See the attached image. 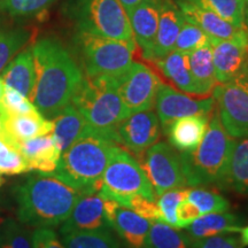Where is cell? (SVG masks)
<instances>
[{
    "instance_id": "obj_1",
    "label": "cell",
    "mask_w": 248,
    "mask_h": 248,
    "mask_svg": "<svg viewBox=\"0 0 248 248\" xmlns=\"http://www.w3.org/2000/svg\"><path fill=\"white\" fill-rule=\"evenodd\" d=\"M31 51L35 84L29 100L45 119L53 121L71 104L84 76L69 52L57 39H39Z\"/></svg>"
},
{
    "instance_id": "obj_2",
    "label": "cell",
    "mask_w": 248,
    "mask_h": 248,
    "mask_svg": "<svg viewBox=\"0 0 248 248\" xmlns=\"http://www.w3.org/2000/svg\"><path fill=\"white\" fill-rule=\"evenodd\" d=\"M79 193L48 173L32 176L15 190L17 219L32 228H54L69 217Z\"/></svg>"
},
{
    "instance_id": "obj_3",
    "label": "cell",
    "mask_w": 248,
    "mask_h": 248,
    "mask_svg": "<svg viewBox=\"0 0 248 248\" xmlns=\"http://www.w3.org/2000/svg\"><path fill=\"white\" fill-rule=\"evenodd\" d=\"M116 142L90 132L61 154L57 168L48 175L58 178L79 194L98 193L102 176Z\"/></svg>"
},
{
    "instance_id": "obj_4",
    "label": "cell",
    "mask_w": 248,
    "mask_h": 248,
    "mask_svg": "<svg viewBox=\"0 0 248 248\" xmlns=\"http://www.w3.org/2000/svg\"><path fill=\"white\" fill-rule=\"evenodd\" d=\"M71 104L84 116L92 133L113 141L119 124L130 115L121 99L117 78L111 76L83 77Z\"/></svg>"
},
{
    "instance_id": "obj_5",
    "label": "cell",
    "mask_w": 248,
    "mask_h": 248,
    "mask_svg": "<svg viewBox=\"0 0 248 248\" xmlns=\"http://www.w3.org/2000/svg\"><path fill=\"white\" fill-rule=\"evenodd\" d=\"M234 140L222 125L217 111H212L208 128L199 146L179 154L187 185L222 187Z\"/></svg>"
},
{
    "instance_id": "obj_6",
    "label": "cell",
    "mask_w": 248,
    "mask_h": 248,
    "mask_svg": "<svg viewBox=\"0 0 248 248\" xmlns=\"http://www.w3.org/2000/svg\"><path fill=\"white\" fill-rule=\"evenodd\" d=\"M62 12L78 31L135 42L128 15L119 0H63Z\"/></svg>"
},
{
    "instance_id": "obj_7",
    "label": "cell",
    "mask_w": 248,
    "mask_h": 248,
    "mask_svg": "<svg viewBox=\"0 0 248 248\" xmlns=\"http://www.w3.org/2000/svg\"><path fill=\"white\" fill-rule=\"evenodd\" d=\"M77 44L86 76L119 77L131 66L137 44L78 31Z\"/></svg>"
},
{
    "instance_id": "obj_8",
    "label": "cell",
    "mask_w": 248,
    "mask_h": 248,
    "mask_svg": "<svg viewBox=\"0 0 248 248\" xmlns=\"http://www.w3.org/2000/svg\"><path fill=\"white\" fill-rule=\"evenodd\" d=\"M105 199L114 200L121 206L131 195H142L155 201V192L146 172L131 153L117 145L110 156L98 192Z\"/></svg>"
},
{
    "instance_id": "obj_9",
    "label": "cell",
    "mask_w": 248,
    "mask_h": 248,
    "mask_svg": "<svg viewBox=\"0 0 248 248\" xmlns=\"http://www.w3.org/2000/svg\"><path fill=\"white\" fill-rule=\"evenodd\" d=\"M216 111L226 132L233 138L248 136V69L214 89Z\"/></svg>"
},
{
    "instance_id": "obj_10",
    "label": "cell",
    "mask_w": 248,
    "mask_h": 248,
    "mask_svg": "<svg viewBox=\"0 0 248 248\" xmlns=\"http://www.w3.org/2000/svg\"><path fill=\"white\" fill-rule=\"evenodd\" d=\"M116 78L121 99L130 114L153 109L162 82L150 67L132 62Z\"/></svg>"
},
{
    "instance_id": "obj_11",
    "label": "cell",
    "mask_w": 248,
    "mask_h": 248,
    "mask_svg": "<svg viewBox=\"0 0 248 248\" xmlns=\"http://www.w3.org/2000/svg\"><path fill=\"white\" fill-rule=\"evenodd\" d=\"M155 195L182 188L187 185L183 172L181 156L171 145L164 141L155 142L145 152L144 167Z\"/></svg>"
},
{
    "instance_id": "obj_12",
    "label": "cell",
    "mask_w": 248,
    "mask_h": 248,
    "mask_svg": "<svg viewBox=\"0 0 248 248\" xmlns=\"http://www.w3.org/2000/svg\"><path fill=\"white\" fill-rule=\"evenodd\" d=\"M160 138L159 117L152 110L130 114L115 130L114 141L124 150L140 156Z\"/></svg>"
},
{
    "instance_id": "obj_13",
    "label": "cell",
    "mask_w": 248,
    "mask_h": 248,
    "mask_svg": "<svg viewBox=\"0 0 248 248\" xmlns=\"http://www.w3.org/2000/svg\"><path fill=\"white\" fill-rule=\"evenodd\" d=\"M214 69L217 84L229 82L248 64V30L240 31L229 39L210 38Z\"/></svg>"
},
{
    "instance_id": "obj_14",
    "label": "cell",
    "mask_w": 248,
    "mask_h": 248,
    "mask_svg": "<svg viewBox=\"0 0 248 248\" xmlns=\"http://www.w3.org/2000/svg\"><path fill=\"white\" fill-rule=\"evenodd\" d=\"M156 115L166 128L172 121L192 115H207L215 108L214 97L195 99L188 94L176 91L171 86L162 84L155 100Z\"/></svg>"
},
{
    "instance_id": "obj_15",
    "label": "cell",
    "mask_w": 248,
    "mask_h": 248,
    "mask_svg": "<svg viewBox=\"0 0 248 248\" xmlns=\"http://www.w3.org/2000/svg\"><path fill=\"white\" fill-rule=\"evenodd\" d=\"M105 210L110 228L128 248H147V237L152 222L114 200L105 199Z\"/></svg>"
},
{
    "instance_id": "obj_16",
    "label": "cell",
    "mask_w": 248,
    "mask_h": 248,
    "mask_svg": "<svg viewBox=\"0 0 248 248\" xmlns=\"http://www.w3.org/2000/svg\"><path fill=\"white\" fill-rule=\"evenodd\" d=\"M61 228L79 231L110 230L104 198L99 193L80 194Z\"/></svg>"
},
{
    "instance_id": "obj_17",
    "label": "cell",
    "mask_w": 248,
    "mask_h": 248,
    "mask_svg": "<svg viewBox=\"0 0 248 248\" xmlns=\"http://www.w3.org/2000/svg\"><path fill=\"white\" fill-rule=\"evenodd\" d=\"M160 6V0H146L126 13L133 39L141 48L142 58L146 60L150 57L159 27Z\"/></svg>"
},
{
    "instance_id": "obj_18",
    "label": "cell",
    "mask_w": 248,
    "mask_h": 248,
    "mask_svg": "<svg viewBox=\"0 0 248 248\" xmlns=\"http://www.w3.org/2000/svg\"><path fill=\"white\" fill-rule=\"evenodd\" d=\"M160 20L153 47L148 61H155L168 55L175 48V43L185 17L178 6L171 0H160Z\"/></svg>"
},
{
    "instance_id": "obj_19",
    "label": "cell",
    "mask_w": 248,
    "mask_h": 248,
    "mask_svg": "<svg viewBox=\"0 0 248 248\" xmlns=\"http://www.w3.org/2000/svg\"><path fill=\"white\" fill-rule=\"evenodd\" d=\"M176 5L181 9L187 22L200 28L212 39H229L245 30L232 26L214 12L201 7L190 0H176Z\"/></svg>"
},
{
    "instance_id": "obj_20",
    "label": "cell",
    "mask_w": 248,
    "mask_h": 248,
    "mask_svg": "<svg viewBox=\"0 0 248 248\" xmlns=\"http://www.w3.org/2000/svg\"><path fill=\"white\" fill-rule=\"evenodd\" d=\"M210 114L181 117L163 128L171 146L181 153L194 151L208 128Z\"/></svg>"
},
{
    "instance_id": "obj_21",
    "label": "cell",
    "mask_w": 248,
    "mask_h": 248,
    "mask_svg": "<svg viewBox=\"0 0 248 248\" xmlns=\"http://www.w3.org/2000/svg\"><path fill=\"white\" fill-rule=\"evenodd\" d=\"M53 121L45 119L39 111L27 115H11L7 113L4 129L0 133L18 148V142L49 135L53 132Z\"/></svg>"
},
{
    "instance_id": "obj_22",
    "label": "cell",
    "mask_w": 248,
    "mask_h": 248,
    "mask_svg": "<svg viewBox=\"0 0 248 248\" xmlns=\"http://www.w3.org/2000/svg\"><path fill=\"white\" fill-rule=\"evenodd\" d=\"M18 150L26 159L29 170H37L40 173L53 172L61 156V151L52 133L18 142Z\"/></svg>"
},
{
    "instance_id": "obj_23",
    "label": "cell",
    "mask_w": 248,
    "mask_h": 248,
    "mask_svg": "<svg viewBox=\"0 0 248 248\" xmlns=\"http://www.w3.org/2000/svg\"><path fill=\"white\" fill-rule=\"evenodd\" d=\"M164 77L181 91L201 97L200 89L192 76L188 53L173 49L168 55L153 61Z\"/></svg>"
},
{
    "instance_id": "obj_24",
    "label": "cell",
    "mask_w": 248,
    "mask_h": 248,
    "mask_svg": "<svg viewBox=\"0 0 248 248\" xmlns=\"http://www.w3.org/2000/svg\"><path fill=\"white\" fill-rule=\"evenodd\" d=\"M53 123L54 128L52 136L59 150L61 151V154L76 140L91 132L84 116L73 104L68 105L53 120Z\"/></svg>"
},
{
    "instance_id": "obj_25",
    "label": "cell",
    "mask_w": 248,
    "mask_h": 248,
    "mask_svg": "<svg viewBox=\"0 0 248 248\" xmlns=\"http://www.w3.org/2000/svg\"><path fill=\"white\" fill-rule=\"evenodd\" d=\"M1 78L5 88L16 90L29 99L35 84V66L31 48H26L16 54L2 71Z\"/></svg>"
},
{
    "instance_id": "obj_26",
    "label": "cell",
    "mask_w": 248,
    "mask_h": 248,
    "mask_svg": "<svg viewBox=\"0 0 248 248\" xmlns=\"http://www.w3.org/2000/svg\"><path fill=\"white\" fill-rule=\"evenodd\" d=\"M186 229L191 239H202L214 235L237 233L241 231L243 226L239 217L223 212L201 215Z\"/></svg>"
},
{
    "instance_id": "obj_27",
    "label": "cell",
    "mask_w": 248,
    "mask_h": 248,
    "mask_svg": "<svg viewBox=\"0 0 248 248\" xmlns=\"http://www.w3.org/2000/svg\"><path fill=\"white\" fill-rule=\"evenodd\" d=\"M222 187L248 194V136L235 138Z\"/></svg>"
},
{
    "instance_id": "obj_28",
    "label": "cell",
    "mask_w": 248,
    "mask_h": 248,
    "mask_svg": "<svg viewBox=\"0 0 248 248\" xmlns=\"http://www.w3.org/2000/svg\"><path fill=\"white\" fill-rule=\"evenodd\" d=\"M192 76L200 89L201 97L208 95L217 85L214 69L212 45H204L188 53Z\"/></svg>"
},
{
    "instance_id": "obj_29",
    "label": "cell",
    "mask_w": 248,
    "mask_h": 248,
    "mask_svg": "<svg viewBox=\"0 0 248 248\" xmlns=\"http://www.w3.org/2000/svg\"><path fill=\"white\" fill-rule=\"evenodd\" d=\"M62 244L66 248H120L109 230L79 231L60 229Z\"/></svg>"
},
{
    "instance_id": "obj_30",
    "label": "cell",
    "mask_w": 248,
    "mask_h": 248,
    "mask_svg": "<svg viewBox=\"0 0 248 248\" xmlns=\"http://www.w3.org/2000/svg\"><path fill=\"white\" fill-rule=\"evenodd\" d=\"M147 248H191L190 239L177 229L153 221L147 237Z\"/></svg>"
},
{
    "instance_id": "obj_31",
    "label": "cell",
    "mask_w": 248,
    "mask_h": 248,
    "mask_svg": "<svg viewBox=\"0 0 248 248\" xmlns=\"http://www.w3.org/2000/svg\"><path fill=\"white\" fill-rule=\"evenodd\" d=\"M190 1L214 12L232 26L246 29L245 6L241 5L238 0H190Z\"/></svg>"
},
{
    "instance_id": "obj_32",
    "label": "cell",
    "mask_w": 248,
    "mask_h": 248,
    "mask_svg": "<svg viewBox=\"0 0 248 248\" xmlns=\"http://www.w3.org/2000/svg\"><path fill=\"white\" fill-rule=\"evenodd\" d=\"M31 33L26 29L0 31V73H2L21 48L29 42Z\"/></svg>"
},
{
    "instance_id": "obj_33",
    "label": "cell",
    "mask_w": 248,
    "mask_h": 248,
    "mask_svg": "<svg viewBox=\"0 0 248 248\" xmlns=\"http://www.w3.org/2000/svg\"><path fill=\"white\" fill-rule=\"evenodd\" d=\"M30 171L20 150L0 135V175H18Z\"/></svg>"
},
{
    "instance_id": "obj_34",
    "label": "cell",
    "mask_w": 248,
    "mask_h": 248,
    "mask_svg": "<svg viewBox=\"0 0 248 248\" xmlns=\"http://www.w3.org/2000/svg\"><path fill=\"white\" fill-rule=\"evenodd\" d=\"M0 248H32L31 234L15 219H2L0 223Z\"/></svg>"
},
{
    "instance_id": "obj_35",
    "label": "cell",
    "mask_w": 248,
    "mask_h": 248,
    "mask_svg": "<svg viewBox=\"0 0 248 248\" xmlns=\"http://www.w3.org/2000/svg\"><path fill=\"white\" fill-rule=\"evenodd\" d=\"M188 201L194 203L200 210L201 215H206L210 213H223L230 209V202L216 192L204 190V188H193L188 190Z\"/></svg>"
},
{
    "instance_id": "obj_36",
    "label": "cell",
    "mask_w": 248,
    "mask_h": 248,
    "mask_svg": "<svg viewBox=\"0 0 248 248\" xmlns=\"http://www.w3.org/2000/svg\"><path fill=\"white\" fill-rule=\"evenodd\" d=\"M188 190L182 188H173L164 192L160 195V199L157 201V207H159L161 214V221L166 223L175 229H182L177 218V208L179 203L187 198Z\"/></svg>"
},
{
    "instance_id": "obj_37",
    "label": "cell",
    "mask_w": 248,
    "mask_h": 248,
    "mask_svg": "<svg viewBox=\"0 0 248 248\" xmlns=\"http://www.w3.org/2000/svg\"><path fill=\"white\" fill-rule=\"evenodd\" d=\"M208 44H210L209 36L204 31L201 30L200 28L185 20V22L183 23L181 28V31H179L177 39H176L175 48L173 49L190 53L194 49H198Z\"/></svg>"
},
{
    "instance_id": "obj_38",
    "label": "cell",
    "mask_w": 248,
    "mask_h": 248,
    "mask_svg": "<svg viewBox=\"0 0 248 248\" xmlns=\"http://www.w3.org/2000/svg\"><path fill=\"white\" fill-rule=\"evenodd\" d=\"M55 0H0V11L12 16H31L48 8Z\"/></svg>"
},
{
    "instance_id": "obj_39",
    "label": "cell",
    "mask_w": 248,
    "mask_h": 248,
    "mask_svg": "<svg viewBox=\"0 0 248 248\" xmlns=\"http://www.w3.org/2000/svg\"><path fill=\"white\" fill-rule=\"evenodd\" d=\"M1 104L6 111L11 115H27V114L38 111L29 99L17 92L16 90L11 88H5Z\"/></svg>"
},
{
    "instance_id": "obj_40",
    "label": "cell",
    "mask_w": 248,
    "mask_h": 248,
    "mask_svg": "<svg viewBox=\"0 0 248 248\" xmlns=\"http://www.w3.org/2000/svg\"><path fill=\"white\" fill-rule=\"evenodd\" d=\"M123 207L131 209L138 215H140L144 218L150 219V221H161V214L159 207L155 203V201H152L142 195H131L126 198Z\"/></svg>"
},
{
    "instance_id": "obj_41",
    "label": "cell",
    "mask_w": 248,
    "mask_h": 248,
    "mask_svg": "<svg viewBox=\"0 0 248 248\" xmlns=\"http://www.w3.org/2000/svg\"><path fill=\"white\" fill-rule=\"evenodd\" d=\"M191 248H243L240 238L235 235L219 234L202 239H190Z\"/></svg>"
},
{
    "instance_id": "obj_42",
    "label": "cell",
    "mask_w": 248,
    "mask_h": 248,
    "mask_svg": "<svg viewBox=\"0 0 248 248\" xmlns=\"http://www.w3.org/2000/svg\"><path fill=\"white\" fill-rule=\"evenodd\" d=\"M32 248H66L51 228H37L31 234Z\"/></svg>"
},
{
    "instance_id": "obj_43",
    "label": "cell",
    "mask_w": 248,
    "mask_h": 248,
    "mask_svg": "<svg viewBox=\"0 0 248 248\" xmlns=\"http://www.w3.org/2000/svg\"><path fill=\"white\" fill-rule=\"evenodd\" d=\"M199 216H201L199 208L194 203H192L191 201L185 199L179 203L177 208V218L182 229L187 228Z\"/></svg>"
},
{
    "instance_id": "obj_44",
    "label": "cell",
    "mask_w": 248,
    "mask_h": 248,
    "mask_svg": "<svg viewBox=\"0 0 248 248\" xmlns=\"http://www.w3.org/2000/svg\"><path fill=\"white\" fill-rule=\"evenodd\" d=\"M119 1L121 2V5L123 6L125 13H128L129 11H131L132 8H135L136 6L141 4V2L146 1V0H119Z\"/></svg>"
},
{
    "instance_id": "obj_45",
    "label": "cell",
    "mask_w": 248,
    "mask_h": 248,
    "mask_svg": "<svg viewBox=\"0 0 248 248\" xmlns=\"http://www.w3.org/2000/svg\"><path fill=\"white\" fill-rule=\"evenodd\" d=\"M240 240L243 243L244 246H248V226L243 228L240 231Z\"/></svg>"
},
{
    "instance_id": "obj_46",
    "label": "cell",
    "mask_w": 248,
    "mask_h": 248,
    "mask_svg": "<svg viewBox=\"0 0 248 248\" xmlns=\"http://www.w3.org/2000/svg\"><path fill=\"white\" fill-rule=\"evenodd\" d=\"M4 93H5L4 80H2V78H0V102H1L2 97H4Z\"/></svg>"
},
{
    "instance_id": "obj_47",
    "label": "cell",
    "mask_w": 248,
    "mask_h": 248,
    "mask_svg": "<svg viewBox=\"0 0 248 248\" xmlns=\"http://www.w3.org/2000/svg\"><path fill=\"white\" fill-rule=\"evenodd\" d=\"M245 22H246V26L248 27V0L246 2V8H245Z\"/></svg>"
},
{
    "instance_id": "obj_48",
    "label": "cell",
    "mask_w": 248,
    "mask_h": 248,
    "mask_svg": "<svg viewBox=\"0 0 248 248\" xmlns=\"http://www.w3.org/2000/svg\"><path fill=\"white\" fill-rule=\"evenodd\" d=\"M238 1H239L241 5H244L245 8H246V2H247V0H238Z\"/></svg>"
},
{
    "instance_id": "obj_49",
    "label": "cell",
    "mask_w": 248,
    "mask_h": 248,
    "mask_svg": "<svg viewBox=\"0 0 248 248\" xmlns=\"http://www.w3.org/2000/svg\"><path fill=\"white\" fill-rule=\"evenodd\" d=\"M2 219H4V218H1V217H0V223H1V221H2Z\"/></svg>"
},
{
    "instance_id": "obj_50",
    "label": "cell",
    "mask_w": 248,
    "mask_h": 248,
    "mask_svg": "<svg viewBox=\"0 0 248 248\" xmlns=\"http://www.w3.org/2000/svg\"><path fill=\"white\" fill-rule=\"evenodd\" d=\"M247 69H248V64H247Z\"/></svg>"
}]
</instances>
